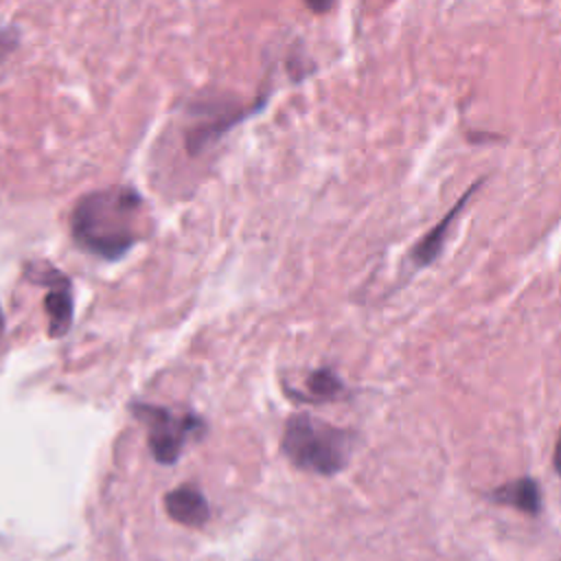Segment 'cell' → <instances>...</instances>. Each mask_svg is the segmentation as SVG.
<instances>
[{"label":"cell","instance_id":"6","mask_svg":"<svg viewBox=\"0 0 561 561\" xmlns=\"http://www.w3.org/2000/svg\"><path fill=\"white\" fill-rule=\"evenodd\" d=\"M164 508L173 522L188 528L204 526L210 515L206 497L195 486H188V484H182L169 491L164 495Z\"/></svg>","mask_w":561,"mask_h":561},{"label":"cell","instance_id":"7","mask_svg":"<svg viewBox=\"0 0 561 561\" xmlns=\"http://www.w3.org/2000/svg\"><path fill=\"white\" fill-rule=\"evenodd\" d=\"M491 500L511 508H517L526 515L541 513V491L533 478H517L491 491Z\"/></svg>","mask_w":561,"mask_h":561},{"label":"cell","instance_id":"4","mask_svg":"<svg viewBox=\"0 0 561 561\" xmlns=\"http://www.w3.org/2000/svg\"><path fill=\"white\" fill-rule=\"evenodd\" d=\"M37 278H39L37 283H44L48 287L44 296V309L48 313V335L50 337L66 335V331L72 324V311H75L72 285L66 274H61L59 270L46 263L39 265Z\"/></svg>","mask_w":561,"mask_h":561},{"label":"cell","instance_id":"10","mask_svg":"<svg viewBox=\"0 0 561 561\" xmlns=\"http://www.w3.org/2000/svg\"><path fill=\"white\" fill-rule=\"evenodd\" d=\"M2 331H4V318H2V309H0V335H2Z\"/></svg>","mask_w":561,"mask_h":561},{"label":"cell","instance_id":"3","mask_svg":"<svg viewBox=\"0 0 561 561\" xmlns=\"http://www.w3.org/2000/svg\"><path fill=\"white\" fill-rule=\"evenodd\" d=\"M131 412L147 425L149 449L162 465L175 462L188 438L204 432V421L191 412H173L151 403H134Z\"/></svg>","mask_w":561,"mask_h":561},{"label":"cell","instance_id":"2","mask_svg":"<svg viewBox=\"0 0 561 561\" xmlns=\"http://www.w3.org/2000/svg\"><path fill=\"white\" fill-rule=\"evenodd\" d=\"M353 434L311 414H294L283 430L280 447L289 462L302 471L333 476L348 465Z\"/></svg>","mask_w":561,"mask_h":561},{"label":"cell","instance_id":"5","mask_svg":"<svg viewBox=\"0 0 561 561\" xmlns=\"http://www.w3.org/2000/svg\"><path fill=\"white\" fill-rule=\"evenodd\" d=\"M484 182V178H480L478 182H473L462 195H460V199L443 215V219L432 228V230H427L414 245H412V250H410V259H412V263L416 265V267H427L438 254H440V250H443V243H445V237H447V232H449V226H451V221L460 215V210L465 208V204L469 202V197L480 188V184Z\"/></svg>","mask_w":561,"mask_h":561},{"label":"cell","instance_id":"9","mask_svg":"<svg viewBox=\"0 0 561 561\" xmlns=\"http://www.w3.org/2000/svg\"><path fill=\"white\" fill-rule=\"evenodd\" d=\"M552 467H554V471L561 476V432H559L557 443H554V451H552Z\"/></svg>","mask_w":561,"mask_h":561},{"label":"cell","instance_id":"8","mask_svg":"<svg viewBox=\"0 0 561 561\" xmlns=\"http://www.w3.org/2000/svg\"><path fill=\"white\" fill-rule=\"evenodd\" d=\"M305 388H307V399L329 401V399H335V397L342 394L344 383H342V379L333 370L320 368V370H313L305 379Z\"/></svg>","mask_w":561,"mask_h":561},{"label":"cell","instance_id":"1","mask_svg":"<svg viewBox=\"0 0 561 561\" xmlns=\"http://www.w3.org/2000/svg\"><path fill=\"white\" fill-rule=\"evenodd\" d=\"M142 197L129 186L88 193L70 215L72 237L101 259H121L142 234Z\"/></svg>","mask_w":561,"mask_h":561}]
</instances>
